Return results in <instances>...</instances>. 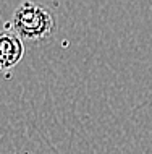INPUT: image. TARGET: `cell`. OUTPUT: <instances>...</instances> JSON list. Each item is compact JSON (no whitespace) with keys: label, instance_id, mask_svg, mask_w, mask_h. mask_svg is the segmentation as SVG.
Segmentation results:
<instances>
[{"label":"cell","instance_id":"7a4b0ae2","mask_svg":"<svg viewBox=\"0 0 152 154\" xmlns=\"http://www.w3.org/2000/svg\"><path fill=\"white\" fill-rule=\"evenodd\" d=\"M24 55L23 39L13 31H3L0 37V66L3 72L15 68Z\"/></svg>","mask_w":152,"mask_h":154},{"label":"cell","instance_id":"6da1fadb","mask_svg":"<svg viewBox=\"0 0 152 154\" xmlns=\"http://www.w3.org/2000/svg\"><path fill=\"white\" fill-rule=\"evenodd\" d=\"M8 26L23 41L36 44L50 39L55 32L57 21L55 15L47 7L26 0L16 7Z\"/></svg>","mask_w":152,"mask_h":154}]
</instances>
